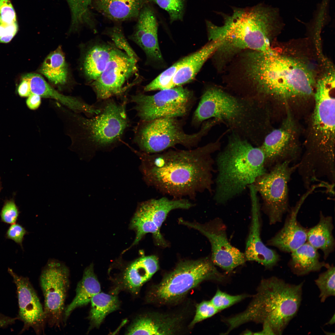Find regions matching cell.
Masks as SVG:
<instances>
[{
	"instance_id": "cell-17",
	"label": "cell",
	"mask_w": 335,
	"mask_h": 335,
	"mask_svg": "<svg viewBox=\"0 0 335 335\" xmlns=\"http://www.w3.org/2000/svg\"><path fill=\"white\" fill-rule=\"evenodd\" d=\"M293 124L288 118L280 127L273 130L265 137L260 147L265 155L266 166L286 161L292 163L297 159L298 146Z\"/></svg>"
},
{
	"instance_id": "cell-27",
	"label": "cell",
	"mask_w": 335,
	"mask_h": 335,
	"mask_svg": "<svg viewBox=\"0 0 335 335\" xmlns=\"http://www.w3.org/2000/svg\"><path fill=\"white\" fill-rule=\"evenodd\" d=\"M290 253L288 265L292 273L298 276L318 272L330 266L320 261L318 250L307 242Z\"/></svg>"
},
{
	"instance_id": "cell-4",
	"label": "cell",
	"mask_w": 335,
	"mask_h": 335,
	"mask_svg": "<svg viewBox=\"0 0 335 335\" xmlns=\"http://www.w3.org/2000/svg\"><path fill=\"white\" fill-rule=\"evenodd\" d=\"M303 284H290L274 276L263 279L246 310L226 319V332L253 322L267 324L275 335L282 334L298 312Z\"/></svg>"
},
{
	"instance_id": "cell-25",
	"label": "cell",
	"mask_w": 335,
	"mask_h": 335,
	"mask_svg": "<svg viewBox=\"0 0 335 335\" xmlns=\"http://www.w3.org/2000/svg\"><path fill=\"white\" fill-rule=\"evenodd\" d=\"M148 0H93L94 8L108 19L117 22L137 19Z\"/></svg>"
},
{
	"instance_id": "cell-28",
	"label": "cell",
	"mask_w": 335,
	"mask_h": 335,
	"mask_svg": "<svg viewBox=\"0 0 335 335\" xmlns=\"http://www.w3.org/2000/svg\"><path fill=\"white\" fill-rule=\"evenodd\" d=\"M93 266L91 263L85 269L82 278L77 285L75 297L65 308L64 322L74 310L88 304L95 295L100 292V284L94 273Z\"/></svg>"
},
{
	"instance_id": "cell-33",
	"label": "cell",
	"mask_w": 335,
	"mask_h": 335,
	"mask_svg": "<svg viewBox=\"0 0 335 335\" xmlns=\"http://www.w3.org/2000/svg\"><path fill=\"white\" fill-rule=\"evenodd\" d=\"M71 13L70 31L77 30L82 24H86L92 29L95 28L89 9L93 0H66Z\"/></svg>"
},
{
	"instance_id": "cell-19",
	"label": "cell",
	"mask_w": 335,
	"mask_h": 335,
	"mask_svg": "<svg viewBox=\"0 0 335 335\" xmlns=\"http://www.w3.org/2000/svg\"><path fill=\"white\" fill-rule=\"evenodd\" d=\"M251 201L252 219L244 254L246 261H255L267 269H273L280 260L275 250L270 249L262 242L261 236L260 208L257 192L254 187L249 189Z\"/></svg>"
},
{
	"instance_id": "cell-39",
	"label": "cell",
	"mask_w": 335,
	"mask_h": 335,
	"mask_svg": "<svg viewBox=\"0 0 335 335\" xmlns=\"http://www.w3.org/2000/svg\"><path fill=\"white\" fill-rule=\"evenodd\" d=\"M219 312L210 301H203L197 305L195 314L190 325L211 317Z\"/></svg>"
},
{
	"instance_id": "cell-16",
	"label": "cell",
	"mask_w": 335,
	"mask_h": 335,
	"mask_svg": "<svg viewBox=\"0 0 335 335\" xmlns=\"http://www.w3.org/2000/svg\"><path fill=\"white\" fill-rule=\"evenodd\" d=\"M182 224L195 229L205 236L211 245V260L215 265L231 272L246 261L244 254L232 246L227 238L226 227L220 218L205 225L179 220Z\"/></svg>"
},
{
	"instance_id": "cell-20",
	"label": "cell",
	"mask_w": 335,
	"mask_h": 335,
	"mask_svg": "<svg viewBox=\"0 0 335 335\" xmlns=\"http://www.w3.org/2000/svg\"><path fill=\"white\" fill-rule=\"evenodd\" d=\"M133 32L128 38L144 52L148 62L162 61L163 56L158 37V23L154 8L150 2L141 10Z\"/></svg>"
},
{
	"instance_id": "cell-6",
	"label": "cell",
	"mask_w": 335,
	"mask_h": 335,
	"mask_svg": "<svg viewBox=\"0 0 335 335\" xmlns=\"http://www.w3.org/2000/svg\"><path fill=\"white\" fill-rule=\"evenodd\" d=\"M259 102L234 96L214 86L206 87L201 96L191 121L198 127L205 120L223 122L242 137L258 142L260 109Z\"/></svg>"
},
{
	"instance_id": "cell-45",
	"label": "cell",
	"mask_w": 335,
	"mask_h": 335,
	"mask_svg": "<svg viewBox=\"0 0 335 335\" xmlns=\"http://www.w3.org/2000/svg\"><path fill=\"white\" fill-rule=\"evenodd\" d=\"M18 319L17 317L12 318L0 314V328H5L14 324Z\"/></svg>"
},
{
	"instance_id": "cell-11",
	"label": "cell",
	"mask_w": 335,
	"mask_h": 335,
	"mask_svg": "<svg viewBox=\"0 0 335 335\" xmlns=\"http://www.w3.org/2000/svg\"><path fill=\"white\" fill-rule=\"evenodd\" d=\"M131 98L138 116L145 121L164 117L184 118L196 100L192 91L182 86L160 90L152 95L139 92Z\"/></svg>"
},
{
	"instance_id": "cell-24",
	"label": "cell",
	"mask_w": 335,
	"mask_h": 335,
	"mask_svg": "<svg viewBox=\"0 0 335 335\" xmlns=\"http://www.w3.org/2000/svg\"><path fill=\"white\" fill-rule=\"evenodd\" d=\"M221 43L218 39L210 41L199 50L182 58V62L173 78V87L182 86L193 80Z\"/></svg>"
},
{
	"instance_id": "cell-14",
	"label": "cell",
	"mask_w": 335,
	"mask_h": 335,
	"mask_svg": "<svg viewBox=\"0 0 335 335\" xmlns=\"http://www.w3.org/2000/svg\"><path fill=\"white\" fill-rule=\"evenodd\" d=\"M69 270L64 263L54 259L48 261L40 277L43 294L46 321L59 328L63 321L65 303L69 285Z\"/></svg>"
},
{
	"instance_id": "cell-50",
	"label": "cell",
	"mask_w": 335,
	"mask_h": 335,
	"mask_svg": "<svg viewBox=\"0 0 335 335\" xmlns=\"http://www.w3.org/2000/svg\"><path fill=\"white\" fill-rule=\"evenodd\" d=\"M1 22H0V25H1Z\"/></svg>"
},
{
	"instance_id": "cell-38",
	"label": "cell",
	"mask_w": 335,
	"mask_h": 335,
	"mask_svg": "<svg viewBox=\"0 0 335 335\" xmlns=\"http://www.w3.org/2000/svg\"><path fill=\"white\" fill-rule=\"evenodd\" d=\"M247 296L245 294L230 295L218 289L210 301L214 307L219 311L241 301Z\"/></svg>"
},
{
	"instance_id": "cell-48",
	"label": "cell",
	"mask_w": 335,
	"mask_h": 335,
	"mask_svg": "<svg viewBox=\"0 0 335 335\" xmlns=\"http://www.w3.org/2000/svg\"><path fill=\"white\" fill-rule=\"evenodd\" d=\"M13 35H7L0 38V42L7 43L9 42L14 37Z\"/></svg>"
},
{
	"instance_id": "cell-7",
	"label": "cell",
	"mask_w": 335,
	"mask_h": 335,
	"mask_svg": "<svg viewBox=\"0 0 335 335\" xmlns=\"http://www.w3.org/2000/svg\"><path fill=\"white\" fill-rule=\"evenodd\" d=\"M104 100L100 112L92 118L63 109L72 139L96 148L114 145L121 140L129 124L126 102L120 103L110 98Z\"/></svg>"
},
{
	"instance_id": "cell-30",
	"label": "cell",
	"mask_w": 335,
	"mask_h": 335,
	"mask_svg": "<svg viewBox=\"0 0 335 335\" xmlns=\"http://www.w3.org/2000/svg\"><path fill=\"white\" fill-rule=\"evenodd\" d=\"M176 321L151 315L140 316L131 324L126 332L128 335H168L176 331Z\"/></svg>"
},
{
	"instance_id": "cell-43",
	"label": "cell",
	"mask_w": 335,
	"mask_h": 335,
	"mask_svg": "<svg viewBox=\"0 0 335 335\" xmlns=\"http://www.w3.org/2000/svg\"><path fill=\"white\" fill-rule=\"evenodd\" d=\"M41 97L39 95L32 93L26 101L28 107L31 109H37L41 104Z\"/></svg>"
},
{
	"instance_id": "cell-8",
	"label": "cell",
	"mask_w": 335,
	"mask_h": 335,
	"mask_svg": "<svg viewBox=\"0 0 335 335\" xmlns=\"http://www.w3.org/2000/svg\"><path fill=\"white\" fill-rule=\"evenodd\" d=\"M315 84L311 125L312 139L305 154L312 163L325 165L334 161V72L325 73Z\"/></svg>"
},
{
	"instance_id": "cell-31",
	"label": "cell",
	"mask_w": 335,
	"mask_h": 335,
	"mask_svg": "<svg viewBox=\"0 0 335 335\" xmlns=\"http://www.w3.org/2000/svg\"><path fill=\"white\" fill-rule=\"evenodd\" d=\"M39 72L52 83L62 85L67 81L68 68L64 54L60 47L51 52L45 58Z\"/></svg>"
},
{
	"instance_id": "cell-51",
	"label": "cell",
	"mask_w": 335,
	"mask_h": 335,
	"mask_svg": "<svg viewBox=\"0 0 335 335\" xmlns=\"http://www.w3.org/2000/svg\"></svg>"
},
{
	"instance_id": "cell-18",
	"label": "cell",
	"mask_w": 335,
	"mask_h": 335,
	"mask_svg": "<svg viewBox=\"0 0 335 335\" xmlns=\"http://www.w3.org/2000/svg\"><path fill=\"white\" fill-rule=\"evenodd\" d=\"M16 287L19 306L18 318L24 323L20 333L32 328L38 334L43 330L46 322L44 308L29 279L9 268Z\"/></svg>"
},
{
	"instance_id": "cell-49",
	"label": "cell",
	"mask_w": 335,
	"mask_h": 335,
	"mask_svg": "<svg viewBox=\"0 0 335 335\" xmlns=\"http://www.w3.org/2000/svg\"><path fill=\"white\" fill-rule=\"evenodd\" d=\"M335 322V314L330 319V320L325 324L326 325H332Z\"/></svg>"
},
{
	"instance_id": "cell-23",
	"label": "cell",
	"mask_w": 335,
	"mask_h": 335,
	"mask_svg": "<svg viewBox=\"0 0 335 335\" xmlns=\"http://www.w3.org/2000/svg\"><path fill=\"white\" fill-rule=\"evenodd\" d=\"M29 82L32 93L41 97L55 100L74 112H83L91 115L95 111L94 106L89 105L81 100L60 93L51 87L40 75L34 73L27 74L24 76Z\"/></svg>"
},
{
	"instance_id": "cell-2",
	"label": "cell",
	"mask_w": 335,
	"mask_h": 335,
	"mask_svg": "<svg viewBox=\"0 0 335 335\" xmlns=\"http://www.w3.org/2000/svg\"><path fill=\"white\" fill-rule=\"evenodd\" d=\"M239 79L247 94L260 101L266 97L286 100L314 94L312 74L294 58L251 51L241 64Z\"/></svg>"
},
{
	"instance_id": "cell-46",
	"label": "cell",
	"mask_w": 335,
	"mask_h": 335,
	"mask_svg": "<svg viewBox=\"0 0 335 335\" xmlns=\"http://www.w3.org/2000/svg\"><path fill=\"white\" fill-rule=\"evenodd\" d=\"M7 35H15L11 32L8 25H0V38L3 36Z\"/></svg>"
},
{
	"instance_id": "cell-42",
	"label": "cell",
	"mask_w": 335,
	"mask_h": 335,
	"mask_svg": "<svg viewBox=\"0 0 335 335\" xmlns=\"http://www.w3.org/2000/svg\"><path fill=\"white\" fill-rule=\"evenodd\" d=\"M26 233L25 228L18 224H13L7 232L8 238L21 245L23 237Z\"/></svg>"
},
{
	"instance_id": "cell-12",
	"label": "cell",
	"mask_w": 335,
	"mask_h": 335,
	"mask_svg": "<svg viewBox=\"0 0 335 335\" xmlns=\"http://www.w3.org/2000/svg\"><path fill=\"white\" fill-rule=\"evenodd\" d=\"M291 163L286 161L276 163L269 172L258 177L253 184L262 198V208L270 225L281 222L289 210L288 184L298 165L292 166Z\"/></svg>"
},
{
	"instance_id": "cell-9",
	"label": "cell",
	"mask_w": 335,
	"mask_h": 335,
	"mask_svg": "<svg viewBox=\"0 0 335 335\" xmlns=\"http://www.w3.org/2000/svg\"><path fill=\"white\" fill-rule=\"evenodd\" d=\"M183 118L161 117L139 122L135 129L134 141L142 152L154 154L180 145L190 149L197 147L214 126L210 120L203 122L197 132L186 133Z\"/></svg>"
},
{
	"instance_id": "cell-34",
	"label": "cell",
	"mask_w": 335,
	"mask_h": 335,
	"mask_svg": "<svg viewBox=\"0 0 335 335\" xmlns=\"http://www.w3.org/2000/svg\"><path fill=\"white\" fill-rule=\"evenodd\" d=\"M103 34L111 39L112 42L118 49L124 51L136 62L139 60V57L128 43L122 28L119 24L106 28Z\"/></svg>"
},
{
	"instance_id": "cell-26",
	"label": "cell",
	"mask_w": 335,
	"mask_h": 335,
	"mask_svg": "<svg viewBox=\"0 0 335 335\" xmlns=\"http://www.w3.org/2000/svg\"><path fill=\"white\" fill-rule=\"evenodd\" d=\"M159 268L158 258L154 255L144 256L131 263L123 275L125 288L137 294L141 286L150 279Z\"/></svg>"
},
{
	"instance_id": "cell-35",
	"label": "cell",
	"mask_w": 335,
	"mask_h": 335,
	"mask_svg": "<svg viewBox=\"0 0 335 335\" xmlns=\"http://www.w3.org/2000/svg\"><path fill=\"white\" fill-rule=\"evenodd\" d=\"M182 61L181 59L162 72L144 87V91L147 92L158 90L160 91L174 88L172 83L173 78Z\"/></svg>"
},
{
	"instance_id": "cell-36",
	"label": "cell",
	"mask_w": 335,
	"mask_h": 335,
	"mask_svg": "<svg viewBox=\"0 0 335 335\" xmlns=\"http://www.w3.org/2000/svg\"><path fill=\"white\" fill-rule=\"evenodd\" d=\"M326 270L319 275L315 283L320 291L319 297L321 302L331 296H334L335 292V267L332 264Z\"/></svg>"
},
{
	"instance_id": "cell-37",
	"label": "cell",
	"mask_w": 335,
	"mask_h": 335,
	"mask_svg": "<svg viewBox=\"0 0 335 335\" xmlns=\"http://www.w3.org/2000/svg\"><path fill=\"white\" fill-rule=\"evenodd\" d=\"M166 11L168 13L171 23L183 20L186 0H148Z\"/></svg>"
},
{
	"instance_id": "cell-40",
	"label": "cell",
	"mask_w": 335,
	"mask_h": 335,
	"mask_svg": "<svg viewBox=\"0 0 335 335\" xmlns=\"http://www.w3.org/2000/svg\"><path fill=\"white\" fill-rule=\"evenodd\" d=\"M0 22L5 25L16 22V13L9 0L0 1Z\"/></svg>"
},
{
	"instance_id": "cell-44",
	"label": "cell",
	"mask_w": 335,
	"mask_h": 335,
	"mask_svg": "<svg viewBox=\"0 0 335 335\" xmlns=\"http://www.w3.org/2000/svg\"><path fill=\"white\" fill-rule=\"evenodd\" d=\"M18 91L21 97L29 96L32 93L29 82L24 78L18 87Z\"/></svg>"
},
{
	"instance_id": "cell-47",
	"label": "cell",
	"mask_w": 335,
	"mask_h": 335,
	"mask_svg": "<svg viewBox=\"0 0 335 335\" xmlns=\"http://www.w3.org/2000/svg\"><path fill=\"white\" fill-rule=\"evenodd\" d=\"M263 328L262 330L260 332L255 333L254 334H274V333L270 327L267 324L263 323Z\"/></svg>"
},
{
	"instance_id": "cell-41",
	"label": "cell",
	"mask_w": 335,
	"mask_h": 335,
	"mask_svg": "<svg viewBox=\"0 0 335 335\" xmlns=\"http://www.w3.org/2000/svg\"><path fill=\"white\" fill-rule=\"evenodd\" d=\"M18 215L17 208L12 201L7 202L4 206L1 213L2 221L8 224H14Z\"/></svg>"
},
{
	"instance_id": "cell-3",
	"label": "cell",
	"mask_w": 335,
	"mask_h": 335,
	"mask_svg": "<svg viewBox=\"0 0 335 335\" xmlns=\"http://www.w3.org/2000/svg\"><path fill=\"white\" fill-rule=\"evenodd\" d=\"M223 25L206 20L209 41L221 43L213 54L219 64L225 66L242 51L250 50L272 53L271 38L283 25L279 10L263 4L251 7L233 8L231 16L223 15Z\"/></svg>"
},
{
	"instance_id": "cell-21",
	"label": "cell",
	"mask_w": 335,
	"mask_h": 335,
	"mask_svg": "<svg viewBox=\"0 0 335 335\" xmlns=\"http://www.w3.org/2000/svg\"><path fill=\"white\" fill-rule=\"evenodd\" d=\"M314 190L313 188L308 189L295 206L289 209L283 226L267 241V245L276 248L283 252L290 253L306 242L308 229L298 222L297 216L305 200Z\"/></svg>"
},
{
	"instance_id": "cell-1",
	"label": "cell",
	"mask_w": 335,
	"mask_h": 335,
	"mask_svg": "<svg viewBox=\"0 0 335 335\" xmlns=\"http://www.w3.org/2000/svg\"><path fill=\"white\" fill-rule=\"evenodd\" d=\"M220 148L218 140L193 149L142 152L141 169L144 180L174 199H194L198 194L211 193L214 162L212 155Z\"/></svg>"
},
{
	"instance_id": "cell-13",
	"label": "cell",
	"mask_w": 335,
	"mask_h": 335,
	"mask_svg": "<svg viewBox=\"0 0 335 335\" xmlns=\"http://www.w3.org/2000/svg\"><path fill=\"white\" fill-rule=\"evenodd\" d=\"M137 62L118 48L99 77L89 84L97 99L121 96L141 82Z\"/></svg>"
},
{
	"instance_id": "cell-29",
	"label": "cell",
	"mask_w": 335,
	"mask_h": 335,
	"mask_svg": "<svg viewBox=\"0 0 335 335\" xmlns=\"http://www.w3.org/2000/svg\"><path fill=\"white\" fill-rule=\"evenodd\" d=\"M334 228L332 217L325 216L321 212L318 223L307 230L306 242L317 250H321L325 260L335 250Z\"/></svg>"
},
{
	"instance_id": "cell-10",
	"label": "cell",
	"mask_w": 335,
	"mask_h": 335,
	"mask_svg": "<svg viewBox=\"0 0 335 335\" xmlns=\"http://www.w3.org/2000/svg\"><path fill=\"white\" fill-rule=\"evenodd\" d=\"M224 276L209 258L179 263L150 293L152 299L161 303L179 300L204 280L221 281Z\"/></svg>"
},
{
	"instance_id": "cell-22",
	"label": "cell",
	"mask_w": 335,
	"mask_h": 335,
	"mask_svg": "<svg viewBox=\"0 0 335 335\" xmlns=\"http://www.w3.org/2000/svg\"><path fill=\"white\" fill-rule=\"evenodd\" d=\"M83 61V69L90 83L96 79L105 68L117 48L112 42L97 38L89 44Z\"/></svg>"
},
{
	"instance_id": "cell-5",
	"label": "cell",
	"mask_w": 335,
	"mask_h": 335,
	"mask_svg": "<svg viewBox=\"0 0 335 335\" xmlns=\"http://www.w3.org/2000/svg\"><path fill=\"white\" fill-rule=\"evenodd\" d=\"M217 174L213 199L224 204L240 195L267 172L265 157L259 147L234 132L217 157Z\"/></svg>"
},
{
	"instance_id": "cell-32",
	"label": "cell",
	"mask_w": 335,
	"mask_h": 335,
	"mask_svg": "<svg viewBox=\"0 0 335 335\" xmlns=\"http://www.w3.org/2000/svg\"><path fill=\"white\" fill-rule=\"evenodd\" d=\"M90 302L91 307L88 317L90 330L99 327L106 316L118 309L120 305L117 296L100 292L92 298Z\"/></svg>"
},
{
	"instance_id": "cell-15",
	"label": "cell",
	"mask_w": 335,
	"mask_h": 335,
	"mask_svg": "<svg viewBox=\"0 0 335 335\" xmlns=\"http://www.w3.org/2000/svg\"><path fill=\"white\" fill-rule=\"evenodd\" d=\"M193 204L188 199H169L166 197L143 202L138 206L130 223L131 228L136 233L132 246L137 244L146 234H152L156 243L166 246L167 243L160 229L168 213L176 209H189Z\"/></svg>"
}]
</instances>
